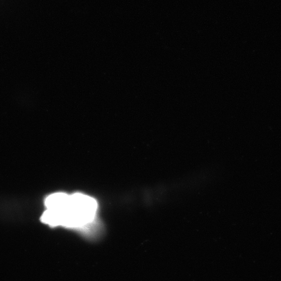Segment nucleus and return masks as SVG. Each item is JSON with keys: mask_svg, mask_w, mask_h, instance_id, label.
Returning <instances> with one entry per match:
<instances>
[{"mask_svg": "<svg viewBox=\"0 0 281 281\" xmlns=\"http://www.w3.org/2000/svg\"><path fill=\"white\" fill-rule=\"evenodd\" d=\"M44 203L47 210L41 218L43 223L76 231L91 241L100 237L101 227L96 220L98 204L93 198L81 194L56 193Z\"/></svg>", "mask_w": 281, "mask_h": 281, "instance_id": "1", "label": "nucleus"}]
</instances>
